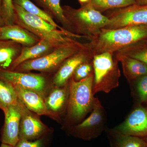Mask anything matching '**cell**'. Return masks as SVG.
Returning a JSON list of instances; mask_svg holds the SVG:
<instances>
[{
    "mask_svg": "<svg viewBox=\"0 0 147 147\" xmlns=\"http://www.w3.org/2000/svg\"><path fill=\"white\" fill-rule=\"evenodd\" d=\"M147 39V25L130 26L115 29L102 28L100 32L84 43L92 55L114 54L125 47Z\"/></svg>",
    "mask_w": 147,
    "mask_h": 147,
    "instance_id": "obj_1",
    "label": "cell"
},
{
    "mask_svg": "<svg viewBox=\"0 0 147 147\" xmlns=\"http://www.w3.org/2000/svg\"><path fill=\"white\" fill-rule=\"evenodd\" d=\"M15 24L28 31L40 40L53 44L56 47L76 42V38H83L67 31L60 30L36 16L27 12L24 9L13 3Z\"/></svg>",
    "mask_w": 147,
    "mask_h": 147,
    "instance_id": "obj_2",
    "label": "cell"
},
{
    "mask_svg": "<svg viewBox=\"0 0 147 147\" xmlns=\"http://www.w3.org/2000/svg\"><path fill=\"white\" fill-rule=\"evenodd\" d=\"M62 7L64 15L71 25L72 32L89 40L97 35L109 23V19L105 15L88 3L77 9L69 6Z\"/></svg>",
    "mask_w": 147,
    "mask_h": 147,
    "instance_id": "obj_3",
    "label": "cell"
},
{
    "mask_svg": "<svg viewBox=\"0 0 147 147\" xmlns=\"http://www.w3.org/2000/svg\"><path fill=\"white\" fill-rule=\"evenodd\" d=\"M94 79L93 71L79 82H75L72 76L69 79L67 119L70 122L80 121L92 109L95 98L92 92Z\"/></svg>",
    "mask_w": 147,
    "mask_h": 147,
    "instance_id": "obj_4",
    "label": "cell"
},
{
    "mask_svg": "<svg viewBox=\"0 0 147 147\" xmlns=\"http://www.w3.org/2000/svg\"><path fill=\"white\" fill-rule=\"evenodd\" d=\"M119 62L112 53H103L94 56V95L99 92L108 93L118 86L121 75Z\"/></svg>",
    "mask_w": 147,
    "mask_h": 147,
    "instance_id": "obj_5",
    "label": "cell"
},
{
    "mask_svg": "<svg viewBox=\"0 0 147 147\" xmlns=\"http://www.w3.org/2000/svg\"><path fill=\"white\" fill-rule=\"evenodd\" d=\"M85 47L84 43L77 41L57 47L53 52L45 56L24 62L13 71L28 72L36 70L42 73L57 71L67 59Z\"/></svg>",
    "mask_w": 147,
    "mask_h": 147,
    "instance_id": "obj_6",
    "label": "cell"
},
{
    "mask_svg": "<svg viewBox=\"0 0 147 147\" xmlns=\"http://www.w3.org/2000/svg\"><path fill=\"white\" fill-rule=\"evenodd\" d=\"M0 79L13 86L33 91L43 99L53 87L52 82L42 74L1 70H0Z\"/></svg>",
    "mask_w": 147,
    "mask_h": 147,
    "instance_id": "obj_7",
    "label": "cell"
},
{
    "mask_svg": "<svg viewBox=\"0 0 147 147\" xmlns=\"http://www.w3.org/2000/svg\"><path fill=\"white\" fill-rule=\"evenodd\" d=\"M109 23L103 28L115 29L130 26L147 25V5L134 4L108 11L105 15Z\"/></svg>",
    "mask_w": 147,
    "mask_h": 147,
    "instance_id": "obj_8",
    "label": "cell"
},
{
    "mask_svg": "<svg viewBox=\"0 0 147 147\" xmlns=\"http://www.w3.org/2000/svg\"><path fill=\"white\" fill-rule=\"evenodd\" d=\"M21 110L19 140L33 141L45 137L49 128L40 120V116L28 110L18 99Z\"/></svg>",
    "mask_w": 147,
    "mask_h": 147,
    "instance_id": "obj_9",
    "label": "cell"
},
{
    "mask_svg": "<svg viewBox=\"0 0 147 147\" xmlns=\"http://www.w3.org/2000/svg\"><path fill=\"white\" fill-rule=\"evenodd\" d=\"M92 113L87 118L75 125L71 130L75 137L90 140L97 137L101 132L104 119V110L97 98H95Z\"/></svg>",
    "mask_w": 147,
    "mask_h": 147,
    "instance_id": "obj_10",
    "label": "cell"
},
{
    "mask_svg": "<svg viewBox=\"0 0 147 147\" xmlns=\"http://www.w3.org/2000/svg\"><path fill=\"white\" fill-rule=\"evenodd\" d=\"M93 57L91 51L85 46L78 53L67 59L58 68L53 76L52 80L53 87L65 86L68 84L76 67L84 62L92 60Z\"/></svg>",
    "mask_w": 147,
    "mask_h": 147,
    "instance_id": "obj_11",
    "label": "cell"
},
{
    "mask_svg": "<svg viewBox=\"0 0 147 147\" xmlns=\"http://www.w3.org/2000/svg\"><path fill=\"white\" fill-rule=\"evenodd\" d=\"M116 132L124 135L147 137V109L139 107L134 109L116 128Z\"/></svg>",
    "mask_w": 147,
    "mask_h": 147,
    "instance_id": "obj_12",
    "label": "cell"
},
{
    "mask_svg": "<svg viewBox=\"0 0 147 147\" xmlns=\"http://www.w3.org/2000/svg\"><path fill=\"white\" fill-rule=\"evenodd\" d=\"M5 122L2 131V143L14 147L19 140V133L21 110L18 102L3 112Z\"/></svg>",
    "mask_w": 147,
    "mask_h": 147,
    "instance_id": "obj_13",
    "label": "cell"
},
{
    "mask_svg": "<svg viewBox=\"0 0 147 147\" xmlns=\"http://www.w3.org/2000/svg\"><path fill=\"white\" fill-rule=\"evenodd\" d=\"M20 100L28 110L38 115L47 116L56 121H59V117L48 111L44 100L37 93L31 90L19 86H13Z\"/></svg>",
    "mask_w": 147,
    "mask_h": 147,
    "instance_id": "obj_14",
    "label": "cell"
},
{
    "mask_svg": "<svg viewBox=\"0 0 147 147\" xmlns=\"http://www.w3.org/2000/svg\"><path fill=\"white\" fill-rule=\"evenodd\" d=\"M0 40H10L21 44L23 47H30L40 39L19 25L14 24L1 27Z\"/></svg>",
    "mask_w": 147,
    "mask_h": 147,
    "instance_id": "obj_15",
    "label": "cell"
},
{
    "mask_svg": "<svg viewBox=\"0 0 147 147\" xmlns=\"http://www.w3.org/2000/svg\"><path fill=\"white\" fill-rule=\"evenodd\" d=\"M69 96L68 83L62 87H53L44 98L48 111L59 117L67 108Z\"/></svg>",
    "mask_w": 147,
    "mask_h": 147,
    "instance_id": "obj_16",
    "label": "cell"
},
{
    "mask_svg": "<svg viewBox=\"0 0 147 147\" xmlns=\"http://www.w3.org/2000/svg\"><path fill=\"white\" fill-rule=\"evenodd\" d=\"M52 43L40 40L36 45L30 47H23L21 53L12 64L10 70L13 71L19 65L26 61L35 59L45 56L56 49Z\"/></svg>",
    "mask_w": 147,
    "mask_h": 147,
    "instance_id": "obj_17",
    "label": "cell"
},
{
    "mask_svg": "<svg viewBox=\"0 0 147 147\" xmlns=\"http://www.w3.org/2000/svg\"><path fill=\"white\" fill-rule=\"evenodd\" d=\"M122 67L123 72L128 81L137 80L147 74V65L141 61L127 56L114 53Z\"/></svg>",
    "mask_w": 147,
    "mask_h": 147,
    "instance_id": "obj_18",
    "label": "cell"
},
{
    "mask_svg": "<svg viewBox=\"0 0 147 147\" xmlns=\"http://www.w3.org/2000/svg\"><path fill=\"white\" fill-rule=\"evenodd\" d=\"M23 46L10 40H0V70H10Z\"/></svg>",
    "mask_w": 147,
    "mask_h": 147,
    "instance_id": "obj_19",
    "label": "cell"
},
{
    "mask_svg": "<svg viewBox=\"0 0 147 147\" xmlns=\"http://www.w3.org/2000/svg\"><path fill=\"white\" fill-rule=\"evenodd\" d=\"M34 1L43 9L44 11L56 21V22L61 24L62 27L67 31L72 33L71 25L64 15L63 10L60 5V0Z\"/></svg>",
    "mask_w": 147,
    "mask_h": 147,
    "instance_id": "obj_20",
    "label": "cell"
},
{
    "mask_svg": "<svg viewBox=\"0 0 147 147\" xmlns=\"http://www.w3.org/2000/svg\"><path fill=\"white\" fill-rule=\"evenodd\" d=\"M18 102V96L13 86L0 79V109L5 112Z\"/></svg>",
    "mask_w": 147,
    "mask_h": 147,
    "instance_id": "obj_21",
    "label": "cell"
},
{
    "mask_svg": "<svg viewBox=\"0 0 147 147\" xmlns=\"http://www.w3.org/2000/svg\"><path fill=\"white\" fill-rule=\"evenodd\" d=\"M115 53L136 59L147 65V39L131 44Z\"/></svg>",
    "mask_w": 147,
    "mask_h": 147,
    "instance_id": "obj_22",
    "label": "cell"
},
{
    "mask_svg": "<svg viewBox=\"0 0 147 147\" xmlns=\"http://www.w3.org/2000/svg\"><path fill=\"white\" fill-rule=\"evenodd\" d=\"M13 3L21 7L28 13L40 17L60 30L67 31L63 27L59 26L49 14L38 7L30 0H13Z\"/></svg>",
    "mask_w": 147,
    "mask_h": 147,
    "instance_id": "obj_23",
    "label": "cell"
},
{
    "mask_svg": "<svg viewBox=\"0 0 147 147\" xmlns=\"http://www.w3.org/2000/svg\"><path fill=\"white\" fill-rule=\"evenodd\" d=\"M100 12L126 7L136 4V0H91L88 3Z\"/></svg>",
    "mask_w": 147,
    "mask_h": 147,
    "instance_id": "obj_24",
    "label": "cell"
},
{
    "mask_svg": "<svg viewBox=\"0 0 147 147\" xmlns=\"http://www.w3.org/2000/svg\"><path fill=\"white\" fill-rule=\"evenodd\" d=\"M113 147H147L144 138L117 133Z\"/></svg>",
    "mask_w": 147,
    "mask_h": 147,
    "instance_id": "obj_25",
    "label": "cell"
},
{
    "mask_svg": "<svg viewBox=\"0 0 147 147\" xmlns=\"http://www.w3.org/2000/svg\"><path fill=\"white\" fill-rule=\"evenodd\" d=\"M1 13L4 26L15 24L13 0H2Z\"/></svg>",
    "mask_w": 147,
    "mask_h": 147,
    "instance_id": "obj_26",
    "label": "cell"
},
{
    "mask_svg": "<svg viewBox=\"0 0 147 147\" xmlns=\"http://www.w3.org/2000/svg\"><path fill=\"white\" fill-rule=\"evenodd\" d=\"M92 61L84 62L76 67L71 76L75 82L85 79L93 72Z\"/></svg>",
    "mask_w": 147,
    "mask_h": 147,
    "instance_id": "obj_27",
    "label": "cell"
},
{
    "mask_svg": "<svg viewBox=\"0 0 147 147\" xmlns=\"http://www.w3.org/2000/svg\"><path fill=\"white\" fill-rule=\"evenodd\" d=\"M137 93L140 101L142 102L147 101V74L139 77L137 79Z\"/></svg>",
    "mask_w": 147,
    "mask_h": 147,
    "instance_id": "obj_28",
    "label": "cell"
},
{
    "mask_svg": "<svg viewBox=\"0 0 147 147\" xmlns=\"http://www.w3.org/2000/svg\"><path fill=\"white\" fill-rule=\"evenodd\" d=\"M45 137L33 141L21 139L14 147H44Z\"/></svg>",
    "mask_w": 147,
    "mask_h": 147,
    "instance_id": "obj_29",
    "label": "cell"
},
{
    "mask_svg": "<svg viewBox=\"0 0 147 147\" xmlns=\"http://www.w3.org/2000/svg\"><path fill=\"white\" fill-rule=\"evenodd\" d=\"M2 0H0V27L4 26L2 18Z\"/></svg>",
    "mask_w": 147,
    "mask_h": 147,
    "instance_id": "obj_30",
    "label": "cell"
},
{
    "mask_svg": "<svg viewBox=\"0 0 147 147\" xmlns=\"http://www.w3.org/2000/svg\"><path fill=\"white\" fill-rule=\"evenodd\" d=\"M136 4L139 5H147V0H136Z\"/></svg>",
    "mask_w": 147,
    "mask_h": 147,
    "instance_id": "obj_31",
    "label": "cell"
},
{
    "mask_svg": "<svg viewBox=\"0 0 147 147\" xmlns=\"http://www.w3.org/2000/svg\"><path fill=\"white\" fill-rule=\"evenodd\" d=\"M91 0H78L81 5H83L89 2Z\"/></svg>",
    "mask_w": 147,
    "mask_h": 147,
    "instance_id": "obj_32",
    "label": "cell"
},
{
    "mask_svg": "<svg viewBox=\"0 0 147 147\" xmlns=\"http://www.w3.org/2000/svg\"><path fill=\"white\" fill-rule=\"evenodd\" d=\"M13 147L12 146H10V145L7 144H3L2 143L1 145V147Z\"/></svg>",
    "mask_w": 147,
    "mask_h": 147,
    "instance_id": "obj_33",
    "label": "cell"
},
{
    "mask_svg": "<svg viewBox=\"0 0 147 147\" xmlns=\"http://www.w3.org/2000/svg\"><path fill=\"white\" fill-rule=\"evenodd\" d=\"M144 139L145 140H146V142H147V137H146V138H144Z\"/></svg>",
    "mask_w": 147,
    "mask_h": 147,
    "instance_id": "obj_34",
    "label": "cell"
},
{
    "mask_svg": "<svg viewBox=\"0 0 147 147\" xmlns=\"http://www.w3.org/2000/svg\"><path fill=\"white\" fill-rule=\"evenodd\" d=\"M1 27H0V36H1Z\"/></svg>",
    "mask_w": 147,
    "mask_h": 147,
    "instance_id": "obj_35",
    "label": "cell"
}]
</instances>
